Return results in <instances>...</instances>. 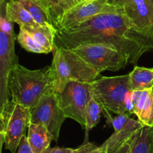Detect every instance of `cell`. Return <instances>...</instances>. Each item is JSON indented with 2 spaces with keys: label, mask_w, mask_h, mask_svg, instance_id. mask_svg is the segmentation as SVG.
<instances>
[{
  "label": "cell",
  "mask_w": 153,
  "mask_h": 153,
  "mask_svg": "<svg viewBox=\"0 0 153 153\" xmlns=\"http://www.w3.org/2000/svg\"><path fill=\"white\" fill-rule=\"evenodd\" d=\"M91 43L111 45L128 56L134 64L153 50V32L134 26L121 7L119 11L97 15L74 28L56 30L54 48L73 49Z\"/></svg>",
  "instance_id": "obj_1"
},
{
  "label": "cell",
  "mask_w": 153,
  "mask_h": 153,
  "mask_svg": "<svg viewBox=\"0 0 153 153\" xmlns=\"http://www.w3.org/2000/svg\"><path fill=\"white\" fill-rule=\"evenodd\" d=\"M9 91L10 100L31 109L44 96L56 92L53 66L30 70L16 63L10 72Z\"/></svg>",
  "instance_id": "obj_2"
},
{
  "label": "cell",
  "mask_w": 153,
  "mask_h": 153,
  "mask_svg": "<svg viewBox=\"0 0 153 153\" xmlns=\"http://www.w3.org/2000/svg\"><path fill=\"white\" fill-rule=\"evenodd\" d=\"M52 65L55 74V91L61 93L71 81L91 83L100 74L73 50L54 48Z\"/></svg>",
  "instance_id": "obj_3"
},
{
  "label": "cell",
  "mask_w": 153,
  "mask_h": 153,
  "mask_svg": "<svg viewBox=\"0 0 153 153\" xmlns=\"http://www.w3.org/2000/svg\"><path fill=\"white\" fill-rule=\"evenodd\" d=\"M31 123L29 108L10 100L0 108L1 146L16 153L25 130Z\"/></svg>",
  "instance_id": "obj_4"
},
{
  "label": "cell",
  "mask_w": 153,
  "mask_h": 153,
  "mask_svg": "<svg viewBox=\"0 0 153 153\" xmlns=\"http://www.w3.org/2000/svg\"><path fill=\"white\" fill-rule=\"evenodd\" d=\"M91 92L102 106L104 112L116 115L126 114V97L130 87L129 74L115 76H102L90 83Z\"/></svg>",
  "instance_id": "obj_5"
},
{
  "label": "cell",
  "mask_w": 153,
  "mask_h": 153,
  "mask_svg": "<svg viewBox=\"0 0 153 153\" xmlns=\"http://www.w3.org/2000/svg\"><path fill=\"white\" fill-rule=\"evenodd\" d=\"M71 50L100 74L105 70L118 71L130 63L128 56L105 44H83Z\"/></svg>",
  "instance_id": "obj_6"
},
{
  "label": "cell",
  "mask_w": 153,
  "mask_h": 153,
  "mask_svg": "<svg viewBox=\"0 0 153 153\" xmlns=\"http://www.w3.org/2000/svg\"><path fill=\"white\" fill-rule=\"evenodd\" d=\"M57 96L66 117L75 120L85 128V111L91 96L90 83L71 81L62 92L57 93Z\"/></svg>",
  "instance_id": "obj_7"
},
{
  "label": "cell",
  "mask_w": 153,
  "mask_h": 153,
  "mask_svg": "<svg viewBox=\"0 0 153 153\" xmlns=\"http://www.w3.org/2000/svg\"><path fill=\"white\" fill-rule=\"evenodd\" d=\"M120 10L121 6L115 5L111 0H84L64 14L55 26V29L58 31L70 29L97 15Z\"/></svg>",
  "instance_id": "obj_8"
},
{
  "label": "cell",
  "mask_w": 153,
  "mask_h": 153,
  "mask_svg": "<svg viewBox=\"0 0 153 153\" xmlns=\"http://www.w3.org/2000/svg\"><path fill=\"white\" fill-rule=\"evenodd\" d=\"M31 123L41 124L48 129L55 141L59 138L61 126L67 118L60 106L57 92L44 96L30 109Z\"/></svg>",
  "instance_id": "obj_9"
},
{
  "label": "cell",
  "mask_w": 153,
  "mask_h": 153,
  "mask_svg": "<svg viewBox=\"0 0 153 153\" xmlns=\"http://www.w3.org/2000/svg\"><path fill=\"white\" fill-rule=\"evenodd\" d=\"M16 35L0 31V108L10 100L9 78L13 66L18 63L15 53Z\"/></svg>",
  "instance_id": "obj_10"
},
{
  "label": "cell",
  "mask_w": 153,
  "mask_h": 153,
  "mask_svg": "<svg viewBox=\"0 0 153 153\" xmlns=\"http://www.w3.org/2000/svg\"><path fill=\"white\" fill-rule=\"evenodd\" d=\"M120 6L134 26L153 32V0H126Z\"/></svg>",
  "instance_id": "obj_11"
},
{
  "label": "cell",
  "mask_w": 153,
  "mask_h": 153,
  "mask_svg": "<svg viewBox=\"0 0 153 153\" xmlns=\"http://www.w3.org/2000/svg\"><path fill=\"white\" fill-rule=\"evenodd\" d=\"M134 114L143 125L153 127V88L131 92Z\"/></svg>",
  "instance_id": "obj_12"
},
{
  "label": "cell",
  "mask_w": 153,
  "mask_h": 153,
  "mask_svg": "<svg viewBox=\"0 0 153 153\" xmlns=\"http://www.w3.org/2000/svg\"><path fill=\"white\" fill-rule=\"evenodd\" d=\"M27 140L34 153H43L50 146L53 136L45 126L30 123L28 128Z\"/></svg>",
  "instance_id": "obj_13"
},
{
  "label": "cell",
  "mask_w": 153,
  "mask_h": 153,
  "mask_svg": "<svg viewBox=\"0 0 153 153\" xmlns=\"http://www.w3.org/2000/svg\"><path fill=\"white\" fill-rule=\"evenodd\" d=\"M47 13L55 28L64 14L84 0H34Z\"/></svg>",
  "instance_id": "obj_14"
},
{
  "label": "cell",
  "mask_w": 153,
  "mask_h": 153,
  "mask_svg": "<svg viewBox=\"0 0 153 153\" xmlns=\"http://www.w3.org/2000/svg\"><path fill=\"white\" fill-rule=\"evenodd\" d=\"M5 14L9 20L13 23H17L19 27L35 26L38 25L34 20L31 14L19 0L7 2Z\"/></svg>",
  "instance_id": "obj_15"
},
{
  "label": "cell",
  "mask_w": 153,
  "mask_h": 153,
  "mask_svg": "<svg viewBox=\"0 0 153 153\" xmlns=\"http://www.w3.org/2000/svg\"><path fill=\"white\" fill-rule=\"evenodd\" d=\"M130 153H153V128L143 125L134 135Z\"/></svg>",
  "instance_id": "obj_16"
},
{
  "label": "cell",
  "mask_w": 153,
  "mask_h": 153,
  "mask_svg": "<svg viewBox=\"0 0 153 153\" xmlns=\"http://www.w3.org/2000/svg\"><path fill=\"white\" fill-rule=\"evenodd\" d=\"M131 91L153 88V69L135 66L129 74Z\"/></svg>",
  "instance_id": "obj_17"
},
{
  "label": "cell",
  "mask_w": 153,
  "mask_h": 153,
  "mask_svg": "<svg viewBox=\"0 0 153 153\" xmlns=\"http://www.w3.org/2000/svg\"><path fill=\"white\" fill-rule=\"evenodd\" d=\"M102 110V106L96 100L91 93V96L90 98V100L87 105L86 111H85V137L84 143L90 142L88 139L89 132L99 123Z\"/></svg>",
  "instance_id": "obj_18"
},
{
  "label": "cell",
  "mask_w": 153,
  "mask_h": 153,
  "mask_svg": "<svg viewBox=\"0 0 153 153\" xmlns=\"http://www.w3.org/2000/svg\"><path fill=\"white\" fill-rule=\"evenodd\" d=\"M19 1L28 10L34 20L39 26L55 29L46 10L34 0H19Z\"/></svg>",
  "instance_id": "obj_19"
},
{
  "label": "cell",
  "mask_w": 153,
  "mask_h": 153,
  "mask_svg": "<svg viewBox=\"0 0 153 153\" xmlns=\"http://www.w3.org/2000/svg\"><path fill=\"white\" fill-rule=\"evenodd\" d=\"M16 40L22 48L28 52L39 54H48L49 51L39 45L33 39L31 34L23 28H19V31L16 35Z\"/></svg>",
  "instance_id": "obj_20"
},
{
  "label": "cell",
  "mask_w": 153,
  "mask_h": 153,
  "mask_svg": "<svg viewBox=\"0 0 153 153\" xmlns=\"http://www.w3.org/2000/svg\"><path fill=\"white\" fill-rule=\"evenodd\" d=\"M6 4L7 2L0 5V31L6 33L8 35H15L13 22L9 20L6 16Z\"/></svg>",
  "instance_id": "obj_21"
},
{
  "label": "cell",
  "mask_w": 153,
  "mask_h": 153,
  "mask_svg": "<svg viewBox=\"0 0 153 153\" xmlns=\"http://www.w3.org/2000/svg\"><path fill=\"white\" fill-rule=\"evenodd\" d=\"M73 153H106L105 150L102 146H98L91 142L82 143L79 148H74Z\"/></svg>",
  "instance_id": "obj_22"
},
{
  "label": "cell",
  "mask_w": 153,
  "mask_h": 153,
  "mask_svg": "<svg viewBox=\"0 0 153 153\" xmlns=\"http://www.w3.org/2000/svg\"><path fill=\"white\" fill-rule=\"evenodd\" d=\"M134 135H133L131 137H130L129 139L127 140L124 141L123 143H121L120 145L118 146L117 147H116V148H112V149H107V148H105V147H103L102 146L105 148L106 153H130V151H131V142H132V139Z\"/></svg>",
  "instance_id": "obj_23"
},
{
  "label": "cell",
  "mask_w": 153,
  "mask_h": 153,
  "mask_svg": "<svg viewBox=\"0 0 153 153\" xmlns=\"http://www.w3.org/2000/svg\"><path fill=\"white\" fill-rule=\"evenodd\" d=\"M17 153H34L29 143H28L27 136H25V135L22 136V140H21L20 143L18 147Z\"/></svg>",
  "instance_id": "obj_24"
},
{
  "label": "cell",
  "mask_w": 153,
  "mask_h": 153,
  "mask_svg": "<svg viewBox=\"0 0 153 153\" xmlns=\"http://www.w3.org/2000/svg\"><path fill=\"white\" fill-rule=\"evenodd\" d=\"M74 148H62V147H50L46 148L43 153H73Z\"/></svg>",
  "instance_id": "obj_25"
},
{
  "label": "cell",
  "mask_w": 153,
  "mask_h": 153,
  "mask_svg": "<svg viewBox=\"0 0 153 153\" xmlns=\"http://www.w3.org/2000/svg\"><path fill=\"white\" fill-rule=\"evenodd\" d=\"M126 0H111V2L114 4L118 6H120Z\"/></svg>",
  "instance_id": "obj_26"
},
{
  "label": "cell",
  "mask_w": 153,
  "mask_h": 153,
  "mask_svg": "<svg viewBox=\"0 0 153 153\" xmlns=\"http://www.w3.org/2000/svg\"><path fill=\"white\" fill-rule=\"evenodd\" d=\"M5 2H6V0H0V5H1V4H3Z\"/></svg>",
  "instance_id": "obj_27"
},
{
  "label": "cell",
  "mask_w": 153,
  "mask_h": 153,
  "mask_svg": "<svg viewBox=\"0 0 153 153\" xmlns=\"http://www.w3.org/2000/svg\"><path fill=\"white\" fill-rule=\"evenodd\" d=\"M9 1H16V0H9Z\"/></svg>",
  "instance_id": "obj_28"
},
{
  "label": "cell",
  "mask_w": 153,
  "mask_h": 153,
  "mask_svg": "<svg viewBox=\"0 0 153 153\" xmlns=\"http://www.w3.org/2000/svg\"><path fill=\"white\" fill-rule=\"evenodd\" d=\"M152 128H153V127H152Z\"/></svg>",
  "instance_id": "obj_29"
}]
</instances>
